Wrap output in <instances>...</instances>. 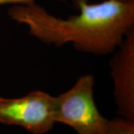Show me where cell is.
Segmentation results:
<instances>
[{
	"mask_svg": "<svg viewBox=\"0 0 134 134\" xmlns=\"http://www.w3.org/2000/svg\"><path fill=\"white\" fill-rule=\"evenodd\" d=\"M73 2L79 14L66 19L49 14L35 2L12 5L8 15L13 21L25 25L31 36L46 45L60 47L72 43L77 50L95 55L114 52L134 29V2Z\"/></svg>",
	"mask_w": 134,
	"mask_h": 134,
	"instance_id": "obj_1",
	"label": "cell"
},
{
	"mask_svg": "<svg viewBox=\"0 0 134 134\" xmlns=\"http://www.w3.org/2000/svg\"><path fill=\"white\" fill-rule=\"evenodd\" d=\"M95 78L80 77L67 91L54 97V122L69 125L77 134H107L109 120L99 113L94 100Z\"/></svg>",
	"mask_w": 134,
	"mask_h": 134,
	"instance_id": "obj_2",
	"label": "cell"
},
{
	"mask_svg": "<svg viewBox=\"0 0 134 134\" xmlns=\"http://www.w3.org/2000/svg\"><path fill=\"white\" fill-rule=\"evenodd\" d=\"M54 96L41 90L8 98L0 96V123L23 127L33 134H44L54 125Z\"/></svg>",
	"mask_w": 134,
	"mask_h": 134,
	"instance_id": "obj_3",
	"label": "cell"
},
{
	"mask_svg": "<svg viewBox=\"0 0 134 134\" xmlns=\"http://www.w3.org/2000/svg\"><path fill=\"white\" fill-rule=\"evenodd\" d=\"M114 52L110 66L115 104L121 116L134 121V29Z\"/></svg>",
	"mask_w": 134,
	"mask_h": 134,
	"instance_id": "obj_4",
	"label": "cell"
},
{
	"mask_svg": "<svg viewBox=\"0 0 134 134\" xmlns=\"http://www.w3.org/2000/svg\"><path fill=\"white\" fill-rule=\"evenodd\" d=\"M107 134H134V121L122 116L109 120Z\"/></svg>",
	"mask_w": 134,
	"mask_h": 134,
	"instance_id": "obj_5",
	"label": "cell"
},
{
	"mask_svg": "<svg viewBox=\"0 0 134 134\" xmlns=\"http://www.w3.org/2000/svg\"><path fill=\"white\" fill-rule=\"evenodd\" d=\"M59 2H65L66 0H58ZM35 2V0H0V6L3 5H27Z\"/></svg>",
	"mask_w": 134,
	"mask_h": 134,
	"instance_id": "obj_6",
	"label": "cell"
},
{
	"mask_svg": "<svg viewBox=\"0 0 134 134\" xmlns=\"http://www.w3.org/2000/svg\"><path fill=\"white\" fill-rule=\"evenodd\" d=\"M120 2H134V0H117Z\"/></svg>",
	"mask_w": 134,
	"mask_h": 134,
	"instance_id": "obj_7",
	"label": "cell"
}]
</instances>
